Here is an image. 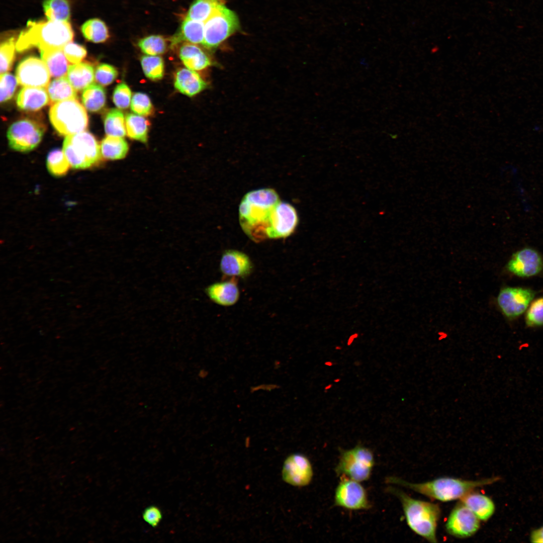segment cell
Masks as SVG:
<instances>
[{"instance_id":"obj_1","label":"cell","mask_w":543,"mask_h":543,"mask_svg":"<svg viewBox=\"0 0 543 543\" xmlns=\"http://www.w3.org/2000/svg\"><path fill=\"white\" fill-rule=\"evenodd\" d=\"M281 201L275 190L265 188L247 193L239 207V222L245 234L259 242L266 239V232L273 210Z\"/></svg>"},{"instance_id":"obj_2","label":"cell","mask_w":543,"mask_h":543,"mask_svg":"<svg viewBox=\"0 0 543 543\" xmlns=\"http://www.w3.org/2000/svg\"><path fill=\"white\" fill-rule=\"evenodd\" d=\"M499 479L494 477L479 480H466L452 477H441L418 483H413L395 476L386 478L387 483L410 489L426 497L443 502L461 499L476 489L493 483Z\"/></svg>"},{"instance_id":"obj_3","label":"cell","mask_w":543,"mask_h":543,"mask_svg":"<svg viewBox=\"0 0 543 543\" xmlns=\"http://www.w3.org/2000/svg\"><path fill=\"white\" fill-rule=\"evenodd\" d=\"M74 33L69 22L29 21L16 42L17 50L22 52L33 47L39 50L63 48L71 42Z\"/></svg>"},{"instance_id":"obj_4","label":"cell","mask_w":543,"mask_h":543,"mask_svg":"<svg viewBox=\"0 0 543 543\" xmlns=\"http://www.w3.org/2000/svg\"><path fill=\"white\" fill-rule=\"evenodd\" d=\"M386 491L399 500L410 529L428 541L436 542V529L441 515L439 506L414 499L395 487L390 486Z\"/></svg>"},{"instance_id":"obj_5","label":"cell","mask_w":543,"mask_h":543,"mask_svg":"<svg viewBox=\"0 0 543 543\" xmlns=\"http://www.w3.org/2000/svg\"><path fill=\"white\" fill-rule=\"evenodd\" d=\"M53 128L62 136H70L85 131L88 116L85 108L76 99L54 103L49 111Z\"/></svg>"},{"instance_id":"obj_6","label":"cell","mask_w":543,"mask_h":543,"mask_svg":"<svg viewBox=\"0 0 543 543\" xmlns=\"http://www.w3.org/2000/svg\"><path fill=\"white\" fill-rule=\"evenodd\" d=\"M62 150L70 166L75 169H85L97 165L102 158L98 142L86 131L66 136Z\"/></svg>"},{"instance_id":"obj_7","label":"cell","mask_w":543,"mask_h":543,"mask_svg":"<svg viewBox=\"0 0 543 543\" xmlns=\"http://www.w3.org/2000/svg\"><path fill=\"white\" fill-rule=\"evenodd\" d=\"M375 464L371 449L357 444L354 447L340 450L338 462L335 468L338 476L345 477L358 482L368 480Z\"/></svg>"},{"instance_id":"obj_8","label":"cell","mask_w":543,"mask_h":543,"mask_svg":"<svg viewBox=\"0 0 543 543\" xmlns=\"http://www.w3.org/2000/svg\"><path fill=\"white\" fill-rule=\"evenodd\" d=\"M238 27L237 16L224 5L204 23L202 45L209 49H215L233 34Z\"/></svg>"},{"instance_id":"obj_9","label":"cell","mask_w":543,"mask_h":543,"mask_svg":"<svg viewBox=\"0 0 543 543\" xmlns=\"http://www.w3.org/2000/svg\"><path fill=\"white\" fill-rule=\"evenodd\" d=\"M45 129L44 125L32 119L16 121L9 127L7 132L9 145L17 151H30L41 141Z\"/></svg>"},{"instance_id":"obj_10","label":"cell","mask_w":543,"mask_h":543,"mask_svg":"<svg viewBox=\"0 0 543 543\" xmlns=\"http://www.w3.org/2000/svg\"><path fill=\"white\" fill-rule=\"evenodd\" d=\"M535 292L523 287H504L496 298L497 306L508 319L513 320L521 315L532 301Z\"/></svg>"},{"instance_id":"obj_11","label":"cell","mask_w":543,"mask_h":543,"mask_svg":"<svg viewBox=\"0 0 543 543\" xmlns=\"http://www.w3.org/2000/svg\"><path fill=\"white\" fill-rule=\"evenodd\" d=\"M334 492L335 506L347 510H368L371 507L368 494L360 482L341 477Z\"/></svg>"},{"instance_id":"obj_12","label":"cell","mask_w":543,"mask_h":543,"mask_svg":"<svg viewBox=\"0 0 543 543\" xmlns=\"http://www.w3.org/2000/svg\"><path fill=\"white\" fill-rule=\"evenodd\" d=\"M298 223L295 208L281 201L274 208L266 232L267 239L285 238L295 231Z\"/></svg>"},{"instance_id":"obj_13","label":"cell","mask_w":543,"mask_h":543,"mask_svg":"<svg viewBox=\"0 0 543 543\" xmlns=\"http://www.w3.org/2000/svg\"><path fill=\"white\" fill-rule=\"evenodd\" d=\"M16 75L21 85L38 87H47L51 76L44 61L35 56L23 59L17 67Z\"/></svg>"},{"instance_id":"obj_14","label":"cell","mask_w":543,"mask_h":543,"mask_svg":"<svg viewBox=\"0 0 543 543\" xmlns=\"http://www.w3.org/2000/svg\"><path fill=\"white\" fill-rule=\"evenodd\" d=\"M480 527V520L461 502L452 509L445 524L449 534L461 538L474 535Z\"/></svg>"},{"instance_id":"obj_15","label":"cell","mask_w":543,"mask_h":543,"mask_svg":"<svg viewBox=\"0 0 543 543\" xmlns=\"http://www.w3.org/2000/svg\"><path fill=\"white\" fill-rule=\"evenodd\" d=\"M506 268L509 273L518 277H533L543 270V258L536 250L524 247L513 254Z\"/></svg>"},{"instance_id":"obj_16","label":"cell","mask_w":543,"mask_h":543,"mask_svg":"<svg viewBox=\"0 0 543 543\" xmlns=\"http://www.w3.org/2000/svg\"><path fill=\"white\" fill-rule=\"evenodd\" d=\"M282 475L286 483L296 487H304L311 482L313 469L307 457L301 454H293L285 460Z\"/></svg>"},{"instance_id":"obj_17","label":"cell","mask_w":543,"mask_h":543,"mask_svg":"<svg viewBox=\"0 0 543 543\" xmlns=\"http://www.w3.org/2000/svg\"><path fill=\"white\" fill-rule=\"evenodd\" d=\"M219 266L223 275L231 278H246L251 274L253 268L249 256L235 249H227L223 252Z\"/></svg>"},{"instance_id":"obj_18","label":"cell","mask_w":543,"mask_h":543,"mask_svg":"<svg viewBox=\"0 0 543 543\" xmlns=\"http://www.w3.org/2000/svg\"><path fill=\"white\" fill-rule=\"evenodd\" d=\"M209 298L214 303L222 306H231L239 300L240 291L236 278L214 283L205 289Z\"/></svg>"},{"instance_id":"obj_19","label":"cell","mask_w":543,"mask_h":543,"mask_svg":"<svg viewBox=\"0 0 543 543\" xmlns=\"http://www.w3.org/2000/svg\"><path fill=\"white\" fill-rule=\"evenodd\" d=\"M47 90L44 87L24 86L19 92L17 105L25 112H35L46 106L50 102Z\"/></svg>"},{"instance_id":"obj_20","label":"cell","mask_w":543,"mask_h":543,"mask_svg":"<svg viewBox=\"0 0 543 543\" xmlns=\"http://www.w3.org/2000/svg\"><path fill=\"white\" fill-rule=\"evenodd\" d=\"M174 85L180 93L192 97L204 90L207 84L196 71L183 68L175 73Z\"/></svg>"},{"instance_id":"obj_21","label":"cell","mask_w":543,"mask_h":543,"mask_svg":"<svg viewBox=\"0 0 543 543\" xmlns=\"http://www.w3.org/2000/svg\"><path fill=\"white\" fill-rule=\"evenodd\" d=\"M460 502L470 509L480 520L487 521L495 512V506L492 500L484 494L474 491L462 497Z\"/></svg>"},{"instance_id":"obj_22","label":"cell","mask_w":543,"mask_h":543,"mask_svg":"<svg viewBox=\"0 0 543 543\" xmlns=\"http://www.w3.org/2000/svg\"><path fill=\"white\" fill-rule=\"evenodd\" d=\"M179 56L187 68L195 71L204 69L212 64L208 55L194 44L183 45L179 49Z\"/></svg>"},{"instance_id":"obj_23","label":"cell","mask_w":543,"mask_h":543,"mask_svg":"<svg viewBox=\"0 0 543 543\" xmlns=\"http://www.w3.org/2000/svg\"><path fill=\"white\" fill-rule=\"evenodd\" d=\"M204 37V23L186 18L179 31L171 39V46L183 41L194 44H202Z\"/></svg>"},{"instance_id":"obj_24","label":"cell","mask_w":543,"mask_h":543,"mask_svg":"<svg viewBox=\"0 0 543 543\" xmlns=\"http://www.w3.org/2000/svg\"><path fill=\"white\" fill-rule=\"evenodd\" d=\"M40 51L51 76L56 78L65 76L69 67L63 48H48Z\"/></svg>"},{"instance_id":"obj_25","label":"cell","mask_w":543,"mask_h":543,"mask_svg":"<svg viewBox=\"0 0 543 543\" xmlns=\"http://www.w3.org/2000/svg\"><path fill=\"white\" fill-rule=\"evenodd\" d=\"M67 77L76 91L84 90L94 80V67L91 64L85 62L70 65L67 71Z\"/></svg>"},{"instance_id":"obj_26","label":"cell","mask_w":543,"mask_h":543,"mask_svg":"<svg viewBox=\"0 0 543 543\" xmlns=\"http://www.w3.org/2000/svg\"><path fill=\"white\" fill-rule=\"evenodd\" d=\"M81 100L87 111L92 113L99 112L106 105V90L101 85L92 83L83 90Z\"/></svg>"},{"instance_id":"obj_27","label":"cell","mask_w":543,"mask_h":543,"mask_svg":"<svg viewBox=\"0 0 543 543\" xmlns=\"http://www.w3.org/2000/svg\"><path fill=\"white\" fill-rule=\"evenodd\" d=\"M102 156L108 160H118L124 158L127 155L129 146L123 138L107 136L101 143Z\"/></svg>"},{"instance_id":"obj_28","label":"cell","mask_w":543,"mask_h":543,"mask_svg":"<svg viewBox=\"0 0 543 543\" xmlns=\"http://www.w3.org/2000/svg\"><path fill=\"white\" fill-rule=\"evenodd\" d=\"M46 88L50 101L53 103L77 98L76 90L66 76L53 79Z\"/></svg>"},{"instance_id":"obj_29","label":"cell","mask_w":543,"mask_h":543,"mask_svg":"<svg viewBox=\"0 0 543 543\" xmlns=\"http://www.w3.org/2000/svg\"><path fill=\"white\" fill-rule=\"evenodd\" d=\"M224 0H195L186 18L205 23L221 6Z\"/></svg>"},{"instance_id":"obj_30","label":"cell","mask_w":543,"mask_h":543,"mask_svg":"<svg viewBox=\"0 0 543 543\" xmlns=\"http://www.w3.org/2000/svg\"><path fill=\"white\" fill-rule=\"evenodd\" d=\"M125 121L126 134L130 138L144 143L147 141L149 123L143 116L128 114Z\"/></svg>"},{"instance_id":"obj_31","label":"cell","mask_w":543,"mask_h":543,"mask_svg":"<svg viewBox=\"0 0 543 543\" xmlns=\"http://www.w3.org/2000/svg\"><path fill=\"white\" fill-rule=\"evenodd\" d=\"M105 131L107 136L123 137L126 134V121L123 113L119 110L112 109L105 115Z\"/></svg>"},{"instance_id":"obj_32","label":"cell","mask_w":543,"mask_h":543,"mask_svg":"<svg viewBox=\"0 0 543 543\" xmlns=\"http://www.w3.org/2000/svg\"><path fill=\"white\" fill-rule=\"evenodd\" d=\"M81 31L86 39L96 43L104 42L109 37L107 26L103 21L97 18L86 21L81 26Z\"/></svg>"},{"instance_id":"obj_33","label":"cell","mask_w":543,"mask_h":543,"mask_svg":"<svg viewBox=\"0 0 543 543\" xmlns=\"http://www.w3.org/2000/svg\"><path fill=\"white\" fill-rule=\"evenodd\" d=\"M43 8L48 20L68 22L70 19V10L67 0H44Z\"/></svg>"},{"instance_id":"obj_34","label":"cell","mask_w":543,"mask_h":543,"mask_svg":"<svg viewBox=\"0 0 543 543\" xmlns=\"http://www.w3.org/2000/svg\"><path fill=\"white\" fill-rule=\"evenodd\" d=\"M46 165L49 172L55 176L64 175L70 166L63 150L59 148L52 149L49 152Z\"/></svg>"},{"instance_id":"obj_35","label":"cell","mask_w":543,"mask_h":543,"mask_svg":"<svg viewBox=\"0 0 543 543\" xmlns=\"http://www.w3.org/2000/svg\"><path fill=\"white\" fill-rule=\"evenodd\" d=\"M141 64L145 75L150 80H158L163 77L164 63L162 57L144 55L141 58Z\"/></svg>"},{"instance_id":"obj_36","label":"cell","mask_w":543,"mask_h":543,"mask_svg":"<svg viewBox=\"0 0 543 543\" xmlns=\"http://www.w3.org/2000/svg\"><path fill=\"white\" fill-rule=\"evenodd\" d=\"M138 45L147 55L156 56L164 53L167 49V42L160 35H150L141 39Z\"/></svg>"},{"instance_id":"obj_37","label":"cell","mask_w":543,"mask_h":543,"mask_svg":"<svg viewBox=\"0 0 543 543\" xmlns=\"http://www.w3.org/2000/svg\"><path fill=\"white\" fill-rule=\"evenodd\" d=\"M525 321L528 327L543 326V296L531 302L526 312Z\"/></svg>"},{"instance_id":"obj_38","label":"cell","mask_w":543,"mask_h":543,"mask_svg":"<svg viewBox=\"0 0 543 543\" xmlns=\"http://www.w3.org/2000/svg\"><path fill=\"white\" fill-rule=\"evenodd\" d=\"M15 39L11 37L1 44V74L11 69L15 57Z\"/></svg>"},{"instance_id":"obj_39","label":"cell","mask_w":543,"mask_h":543,"mask_svg":"<svg viewBox=\"0 0 543 543\" xmlns=\"http://www.w3.org/2000/svg\"><path fill=\"white\" fill-rule=\"evenodd\" d=\"M130 107L135 114L142 116L150 115L153 106L149 97L142 93H136L132 98Z\"/></svg>"},{"instance_id":"obj_40","label":"cell","mask_w":543,"mask_h":543,"mask_svg":"<svg viewBox=\"0 0 543 543\" xmlns=\"http://www.w3.org/2000/svg\"><path fill=\"white\" fill-rule=\"evenodd\" d=\"M1 102L10 100L16 91L18 80L12 74L6 72L1 74Z\"/></svg>"},{"instance_id":"obj_41","label":"cell","mask_w":543,"mask_h":543,"mask_svg":"<svg viewBox=\"0 0 543 543\" xmlns=\"http://www.w3.org/2000/svg\"><path fill=\"white\" fill-rule=\"evenodd\" d=\"M118 72L113 66L101 63L97 66L95 72V78L98 83L106 86L111 84L117 77Z\"/></svg>"},{"instance_id":"obj_42","label":"cell","mask_w":543,"mask_h":543,"mask_svg":"<svg viewBox=\"0 0 543 543\" xmlns=\"http://www.w3.org/2000/svg\"><path fill=\"white\" fill-rule=\"evenodd\" d=\"M132 98L131 90L125 82L118 84L114 90L113 101L120 109L128 108L131 104Z\"/></svg>"},{"instance_id":"obj_43","label":"cell","mask_w":543,"mask_h":543,"mask_svg":"<svg viewBox=\"0 0 543 543\" xmlns=\"http://www.w3.org/2000/svg\"><path fill=\"white\" fill-rule=\"evenodd\" d=\"M63 51L67 60L73 64L80 63L86 55L83 46L71 41L64 45Z\"/></svg>"},{"instance_id":"obj_44","label":"cell","mask_w":543,"mask_h":543,"mask_svg":"<svg viewBox=\"0 0 543 543\" xmlns=\"http://www.w3.org/2000/svg\"><path fill=\"white\" fill-rule=\"evenodd\" d=\"M142 518L149 525L156 527L162 519V513L158 507L150 505L145 508L143 511Z\"/></svg>"},{"instance_id":"obj_45","label":"cell","mask_w":543,"mask_h":543,"mask_svg":"<svg viewBox=\"0 0 543 543\" xmlns=\"http://www.w3.org/2000/svg\"><path fill=\"white\" fill-rule=\"evenodd\" d=\"M280 388V386L277 384H261L251 386L250 388V391L251 393H255L260 391L270 392Z\"/></svg>"},{"instance_id":"obj_46","label":"cell","mask_w":543,"mask_h":543,"mask_svg":"<svg viewBox=\"0 0 543 543\" xmlns=\"http://www.w3.org/2000/svg\"><path fill=\"white\" fill-rule=\"evenodd\" d=\"M530 541L532 542H543V526L531 533Z\"/></svg>"},{"instance_id":"obj_47","label":"cell","mask_w":543,"mask_h":543,"mask_svg":"<svg viewBox=\"0 0 543 543\" xmlns=\"http://www.w3.org/2000/svg\"><path fill=\"white\" fill-rule=\"evenodd\" d=\"M198 375L201 378H205L208 375V372L204 369L201 370L199 372Z\"/></svg>"},{"instance_id":"obj_48","label":"cell","mask_w":543,"mask_h":543,"mask_svg":"<svg viewBox=\"0 0 543 543\" xmlns=\"http://www.w3.org/2000/svg\"><path fill=\"white\" fill-rule=\"evenodd\" d=\"M281 362L278 360H275L274 363V367L275 369H279L281 366Z\"/></svg>"}]
</instances>
